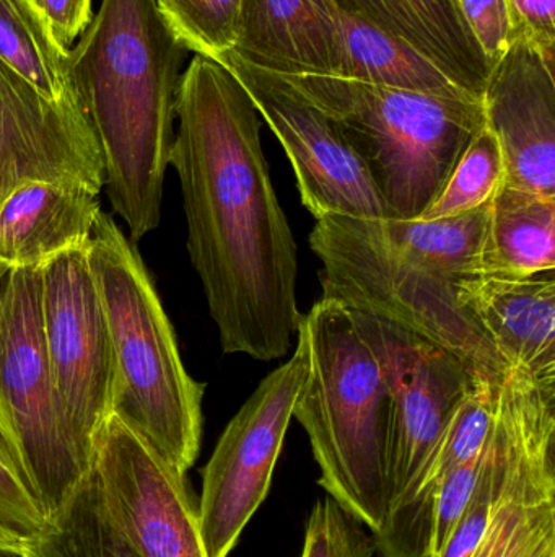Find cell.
Listing matches in <instances>:
<instances>
[{"label":"cell","mask_w":555,"mask_h":557,"mask_svg":"<svg viewBox=\"0 0 555 557\" xmlns=\"http://www.w3.org/2000/svg\"><path fill=\"white\" fill-rule=\"evenodd\" d=\"M263 117L238 78L204 55L185 69L169 165L178 173L188 251L222 350L286 356L299 330L297 244L261 144Z\"/></svg>","instance_id":"obj_1"},{"label":"cell","mask_w":555,"mask_h":557,"mask_svg":"<svg viewBox=\"0 0 555 557\" xmlns=\"http://www.w3.org/2000/svg\"><path fill=\"white\" fill-rule=\"evenodd\" d=\"M48 20L55 41L65 52L80 38L93 18V0H33Z\"/></svg>","instance_id":"obj_30"},{"label":"cell","mask_w":555,"mask_h":557,"mask_svg":"<svg viewBox=\"0 0 555 557\" xmlns=\"http://www.w3.org/2000/svg\"><path fill=\"white\" fill-rule=\"evenodd\" d=\"M293 356L277 367L234 416L202 471L199 527L207 557H228L269 493L293 405L308 372V346L297 330Z\"/></svg>","instance_id":"obj_9"},{"label":"cell","mask_w":555,"mask_h":557,"mask_svg":"<svg viewBox=\"0 0 555 557\" xmlns=\"http://www.w3.org/2000/svg\"><path fill=\"white\" fill-rule=\"evenodd\" d=\"M108 512L142 557H207L186 474L163 461L116 416L94 454Z\"/></svg>","instance_id":"obj_12"},{"label":"cell","mask_w":555,"mask_h":557,"mask_svg":"<svg viewBox=\"0 0 555 557\" xmlns=\"http://www.w3.org/2000/svg\"><path fill=\"white\" fill-rule=\"evenodd\" d=\"M20 557H142L108 512L91 470L35 535Z\"/></svg>","instance_id":"obj_21"},{"label":"cell","mask_w":555,"mask_h":557,"mask_svg":"<svg viewBox=\"0 0 555 557\" xmlns=\"http://www.w3.org/2000/svg\"><path fill=\"white\" fill-rule=\"evenodd\" d=\"M481 101L485 126L501 146L504 185L555 198L554 65L515 36L492 65Z\"/></svg>","instance_id":"obj_15"},{"label":"cell","mask_w":555,"mask_h":557,"mask_svg":"<svg viewBox=\"0 0 555 557\" xmlns=\"http://www.w3.org/2000/svg\"><path fill=\"white\" fill-rule=\"evenodd\" d=\"M352 15L407 42L459 90L482 100L491 65L455 0H335Z\"/></svg>","instance_id":"obj_19"},{"label":"cell","mask_w":555,"mask_h":557,"mask_svg":"<svg viewBox=\"0 0 555 557\" xmlns=\"http://www.w3.org/2000/svg\"><path fill=\"white\" fill-rule=\"evenodd\" d=\"M100 193L64 183L29 182L0 202V264L36 270L90 242Z\"/></svg>","instance_id":"obj_18"},{"label":"cell","mask_w":555,"mask_h":557,"mask_svg":"<svg viewBox=\"0 0 555 557\" xmlns=\"http://www.w3.org/2000/svg\"><path fill=\"white\" fill-rule=\"evenodd\" d=\"M555 270V198L502 185L489 202L481 273L525 277Z\"/></svg>","instance_id":"obj_20"},{"label":"cell","mask_w":555,"mask_h":557,"mask_svg":"<svg viewBox=\"0 0 555 557\" xmlns=\"http://www.w3.org/2000/svg\"><path fill=\"white\" fill-rule=\"evenodd\" d=\"M88 244L41 268V308L62 418L78 454L93 467L98 438L111 416L114 362Z\"/></svg>","instance_id":"obj_10"},{"label":"cell","mask_w":555,"mask_h":557,"mask_svg":"<svg viewBox=\"0 0 555 557\" xmlns=\"http://www.w3.org/2000/svg\"><path fill=\"white\" fill-rule=\"evenodd\" d=\"M231 54L279 75L341 77V7L335 0H243Z\"/></svg>","instance_id":"obj_16"},{"label":"cell","mask_w":555,"mask_h":557,"mask_svg":"<svg viewBox=\"0 0 555 557\" xmlns=\"http://www.w3.org/2000/svg\"><path fill=\"white\" fill-rule=\"evenodd\" d=\"M505 383L517 408V458L471 557H555V379L514 367Z\"/></svg>","instance_id":"obj_14"},{"label":"cell","mask_w":555,"mask_h":557,"mask_svg":"<svg viewBox=\"0 0 555 557\" xmlns=\"http://www.w3.org/2000/svg\"><path fill=\"white\" fill-rule=\"evenodd\" d=\"M0 557H20V556L9 555V553H0Z\"/></svg>","instance_id":"obj_33"},{"label":"cell","mask_w":555,"mask_h":557,"mask_svg":"<svg viewBox=\"0 0 555 557\" xmlns=\"http://www.w3.org/2000/svg\"><path fill=\"white\" fill-rule=\"evenodd\" d=\"M186 52L156 0H101L68 51L72 87L103 157V188L133 242L162 218Z\"/></svg>","instance_id":"obj_2"},{"label":"cell","mask_w":555,"mask_h":557,"mask_svg":"<svg viewBox=\"0 0 555 557\" xmlns=\"http://www.w3.org/2000/svg\"><path fill=\"white\" fill-rule=\"evenodd\" d=\"M29 182L100 193V146L77 94L52 101L0 61V202Z\"/></svg>","instance_id":"obj_13"},{"label":"cell","mask_w":555,"mask_h":557,"mask_svg":"<svg viewBox=\"0 0 555 557\" xmlns=\"http://www.w3.org/2000/svg\"><path fill=\"white\" fill-rule=\"evenodd\" d=\"M0 61L49 100L61 101L75 94L68 52L55 41L33 0H0Z\"/></svg>","instance_id":"obj_23"},{"label":"cell","mask_w":555,"mask_h":557,"mask_svg":"<svg viewBox=\"0 0 555 557\" xmlns=\"http://www.w3.org/2000/svg\"><path fill=\"white\" fill-rule=\"evenodd\" d=\"M310 247L323 264V298L419 334L462 362L476 392L497 395L512 367L459 301L462 278L401 253L374 219H318Z\"/></svg>","instance_id":"obj_6"},{"label":"cell","mask_w":555,"mask_h":557,"mask_svg":"<svg viewBox=\"0 0 555 557\" xmlns=\"http://www.w3.org/2000/svg\"><path fill=\"white\" fill-rule=\"evenodd\" d=\"M26 548V536L13 532L9 527L0 522V553L9 555L23 556Z\"/></svg>","instance_id":"obj_31"},{"label":"cell","mask_w":555,"mask_h":557,"mask_svg":"<svg viewBox=\"0 0 555 557\" xmlns=\"http://www.w3.org/2000/svg\"><path fill=\"white\" fill-rule=\"evenodd\" d=\"M455 5L492 69L515 39L507 0H455Z\"/></svg>","instance_id":"obj_28"},{"label":"cell","mask_w":555,"mask_h":557,"mask_svg":"<svg viewBox=\"0 0 555 557\" xmlns=\"http://www.w3.org/2000/svg\"><path fill=\"white\" fill-rule=\"evenodd\" d=\"M186 51L218 61L237 41L243 0H156Z\"/></svg>","instance_id":"obj_25"},{"label":"cell","mask_w":555,"mask_h":557,"mask_svg":"<svg viewBox=\"0 0 555 557\" xmlns=\"http://www.w3.org/2000/svg\"><path fill=\"white\" fill-rule=\"evenodd\" d=\"M88 258L113 347L111 416L186 474L201 448L204 385L182 363L142 258L104 212L94 224Z\"/></svg>","instance_id":"obj_3"},{"label":"cell","mask_w":555,"mask_h":557,"mask_svg":"<svg viewBox=\"0 0 555 557\" xmlns=\"http://www.w3.org/2000/svg\"><path fill=\"white\" fill-rule=\"evenodd\" d=\"M489 202L455 218L436 221L374 219L396 250L449 276L481 273L482 245L488 228Z\"/></svg>","instance_id":"obj_22"},{"label":"cell","mask_w":555,"mask_h":557,"mask_svg":"<svg viewBox=\"0 0 555 557\" xmlns=\"http://www.w3.org/2000/svg\"><path fill=\"white\" fill-rule=\"evenodd\" d=\"M505 182L501 146L488 126L469 144L445 188L420 215V221L455 218L491 202Z\"/></svg>","instance_id":"obj_24"},{"label":"cell","mask_w":555,"mask_h":557,"mask_svg":"<svg viewBox=\"0 0 555 557\" xmlns=\"http://www.w3.org/2000/svg\"><path fill=\"white\" fill-rule=\"evenodd\" d=\"M217 62L238 78L289 157L303 206L328 215L390 219L374 180L338 124L282 75L227 52Z\"/></svg>","instance_id":"obj_11"},{"label":"cell","mask_w":555,"mask_h":557,"mask_svg":"<svg viewBox=\"0 0 555 557\" xmlns=\"http://www.w3.org/2000/svg\"><path fill=\"white\" fill-rule=\"evenodd\" d=\"M456 290L508 366L555 376L554 271L525 277L475 273Z\"/></svg>","instance_id":"obj_17"},{"label":"cell","mask_w":555,"mask_h":557,"mask_svg":"<svg viewBox=\"0 0 555 557\" xmlns=\"http://www.w3.org/2000/svg\"><path fill=\"white\" fill-rule=\"evenodd\" d=\"M0 419L15 441L46 519L93 470L62 418L42 331L41 268L0 281Z\"/></svg>","instance_id":"obj_8"},{"label":"cell","mask_w":555,"mask_h":557,"mask_svg":"<svg viewBox=\"0 0 555 557\" xmlns=\"http://www.w3.org/2000/svg\"><path fill=\"white\" fill-rule=\"evenodd\" d=\"M349 311L374 350L391 396L387 513L371 540L378 557H411L417 497L452 419L475 388L465 367L449 350L377 314Z\"/></svg>","instance_id":"obj_7"},{"label":"cell","mask_w":555,"mask_h":557,"mask_svg":"<svg viewBox=\"0 0 555 557\" xmlns=\"http://www.w3.org/2000/svg\"><path fill=\"white\" fill-rule=\"evenodd\" d=\"M0 522L22 536L35 535L46 523L15 441L0 419Z\"/></svg>","instance_id":"obj_26"},{"label":"cell","mask_w":555,"mask_h":557,"mask_svg":"<svg viewBox=\"0 0 555 557\" xmlns=\"http://www.w3.org/2000/svg\"><path fill=\"white\" fill-rule=\"evenodd\" d=\"M515 36H524L555 64V0H507Z\"/></svg>","instance_id":"obj_29"},{"label":"cell","mask_w":555,"mask_h":557,"mask_svg":"<svg viewBox=\"0 0 555 557\" xmlns=\"http://www.w3.org/2000/svg\"><path fill=\"white\" fill-rule=\"evenodd\" d=\"M362 527L331 497L318 500L306 522L302 557H375L374 540Z\"/></svg>","instance_id":"obj_27"},{"label":"cell","mask_w":555,"mask_h":557,"mask_svg":"<svg viewBox=\"0 0 555 557\" xmlns=\"http://www.w3.org/2000/svg\"><path fill=\"white\" fill-rule=\"evenodd\" d=\"M282 77L338 124L390 219H420L485 126L482 101L472 98L321 75Z\"/></svg>","instance_id":"obj_5"},{"label":"cell","mask_w":555,"mask_h":557,"mask_svg":"<svg viewBox=\"0 0 555 557\" xmlns=\"http://www.w3.org/2000/svg\"><path fill=\"white\" fill-rule=\"evenodd\" d=\"M7 273H9V271H7L5 268H3L2 264H0V281H2L3 276H5Z\"/></svg>","instance_id":"obj_32"},{"label":"cell","mask_w":555,"mask_h":557,"mask_svg":"<svg viewBox=\"0 0 555 557\" xmlns=\"http://www.w3.org/2000/svg\"><path fill=\"white\" fill-rule=\"evenodd\" d=\"M299 327L308 346V372L293 418L308 435L319 486L375 535L387 513V379L339 301L321 297Z\"/></svg>","instance_id":"obj_4"}]
</instances>
